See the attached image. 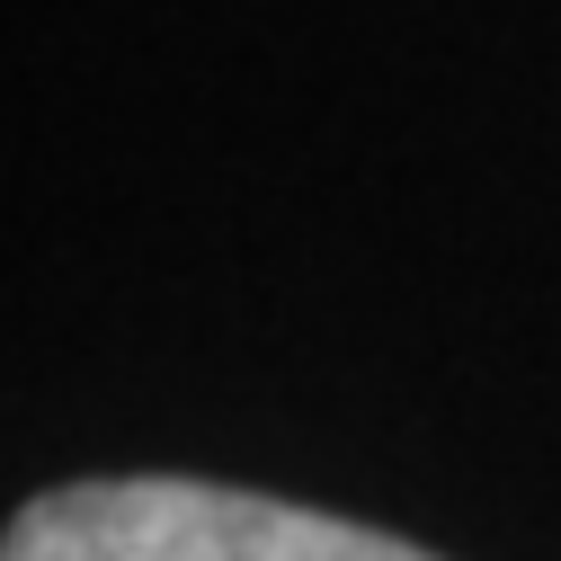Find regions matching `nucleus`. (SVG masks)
<instances>
[{"label":"nucleus","instance_id":"nucleus-1","mask_svg":"<svg viewBox=\"0 0 561 561\" xmlns=\"http://www.w3.org/2000/svg\"><path fill=\"white\" fill-rule=\"evenodd\" d=\"M0 561H437V552L321 508L259 500V490L125 472L27 500L0 535Z\"/></svg>","mask_w":561,"mask_h":561}]
</instances>
